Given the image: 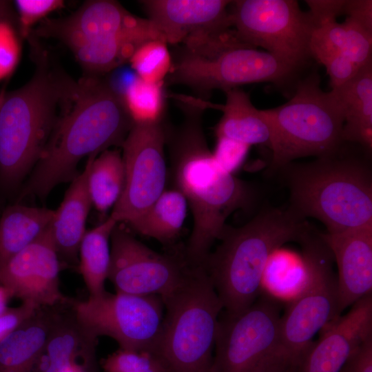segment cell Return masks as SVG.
Segmentation results:
<instances>
[{"label":"cell","instance_id":"obj_23","mask_svg":"<svg viewBox=\"0 0 372 372\" xmlns=\"http://www.w3.org/2000/svg\"><path fill=\"white\" fill-rule=\"evenodd\" d=\"M225 92L226 101L221 106L223 114L215 127L216 137L229 138L250 147H269L271 128L262 110L257 109L248 93L240 87Z\"/></svg>","mask_w":372,"mask_h":372},{"label":"cell","instance_id":"obj_40","mask_svg":"<svg viewBox=\"0 0 372 372\" xmlns=\"http://www.w3.org/2000/svg\"><path fill=\"white\" fill-rule=\"evenodd\" d=\"M344 367L349 372H372V335L355 349Z\"/></svg>","mask_w":372,"mask_h":372},{"label":"cell","instance_id":"obj_27","mask_svg":"<svg viewBox=\"0 0 372 372\" xmlns=\"http://www.w3.org/2000/svg\"><path fill=\"white\" fill-rule=\"evenodd\" d=\"M188 204L178 189H165L145 214L130 227L136 232L169 245L178 236Z\"/></svg>","mask_w":372,"mask_h":372},{"label":"cell","instance_id":"obj_9","mask_svg":"<svg viewBox=\"0 0 372 372\" xmlns=\"http://www.w3.org/2000/svg\"><path fill=\"white\" fill-rule=\"evenodd\" d=\"M300 244L307 256V279L280 317L275 351L276 358L296 368L312 344L314 335L340 316L334 259L321 232L313 229Z\"/></svg>","mask_w":372,"mask_h":372},{"label":"cell","instance_id":"obj_35","mask_svg":"<svg viewBox=\"0 0 372 372\" xmlns=\"http://www.w3.org/2000/svg\"><path fill=\"white\" fill-rule=\"evenodd\" d=\"M14 3L17 12L19 33L23 38H28L36 24L64 6L61 0H17Z\"/></svg>","mask_w":372,"mask_h":372},{"label":"cell","instance_id":"obj_26","mask_svg":"<svg viewBox=\"0 0 372 372\" xmlns=\"http://www.w3.org/2000/svg\"><path fill=\"white\" fill-rule=\"evenodd\" d=\"M311 48L337 50L361 68L372 61V30L348 17L343 23L324 22L313 30L310 50Z\"/></svg>","mask_w":372,"mask_h":372},{"label":"cell","instance_id":"obj_2","mask_svg":"<svg viewBox=\"0 0 372 372\" xmlns=\"http://www.w3.org/2000/svg\"><path fill=\"white\" fill-rule=\"evenodd\" d=\"M132 126L107 78L87 75L78 81L18 200L28 196L44 199L59 184L72 182L83 158L121 147Z\"/></svg>","mask_w":372,"mask_h":372},{"label":"cell","instance_id":"obj_30","mask_svg":"<svg viewBox=\"0 0 372 372\" xmlns=\"http://www.w3.org/2000/svg\"><path fill=\"white\" fill-rule=\"evenodd\" d=\"M166 98L165 82L148 83L137 76L121 96L133 124L139 125L164 122Z\"/></svg>","mask_w":372,"mask_h":372},{"label":"cell","instance_id":"obj_21","mask_svg":"<svg viewBox=\"0 0 372 372\" xmlns=\"http://www.w3.org/2000/svg\"><path fill=\"white\" fill-rule=\"evenodd\" d=\"M62 304L37 308L28 320L0 342V372L32 371Z\"/></svg>","mask_w":372,"mask_h":372},{"label":"cell","instance_id":"obj_38","mask_svg":"<svg viewBox=\"0 0 372 372\" xmlns=\"http://www.w3.org/2000/svg\"><path fill=\"white\" fill-rule=\"evenodd\" d=\"M37 308L28 302H21L15 307H8L0 316V342L28 320Z\"/></svg>","mask_w":372,"mask_h":372},{"label":"cell","instance_id":"obj_1","mask_svg":"<svg viewBox=\"0 0 372 372\" xmlns=\"http://www.w3.org/2000/svg\"><path fill=\"white\" fill-rule=\"evenodd\" d=\"M174 98L183 120L167 127L171 180L187 200L193 215V228L184 256L189 264L201 266L213 243L220 240L226 220L234 211L251 207L256 193L251 185L224 170L209 149L203 115L210 103L196 97Z\"/></svg>","mask_w":372,"mask_h":372},{"label":"cell","instance_id":"obj_44","mask_svg":"<svg viewBox=\"0 0 372 372\" xmlns=\"http://www.w3.org/2000/svg\"><path fill=\"white\" fill-rule=\"evenodd\" d=\"M12 298L13 296L11 291L0 284V316L8 308V304Z\"/></svg>","mask_w":372,"mask_h":372},{"label":"cell","instance_id":"obj_41","mask_svg":"<svg viewBox=\"0 0 372 372\" xmlns=\"http://www.w3.org/2000/svg\"><path fill=\"white\" fill-rule=\"evenodd\" d=\"M344 14L368 29L372 30V1L371 0H346Z\"/></svg>","mask_w":372,"mask_h":372},{"label":"cell","instance_id":"obj_19","mask_svg":"<svg viewBox=\"0 0 372 372\" xmlns=\"http://www.w3.org/2000/svg\"><path fill=\"white\" fill-rule=\"evenodd\" d=\"M321 235L338 267V310L341 316L345 309L372 294V223Z\"/></svg>","mask_w":372,"mask_h":372},{"label":"cell","instance_id":"obj_22","mask_svg":"<svg viewBox=\"0 0 372 372\" xmlns=\"http://www.w3.org/2000/svg\"><path fill=\"white\" fill-rule=\"evenodd\" d=\"M344 116L342 138L368 152L372 148V61L362 67L348 83L331 90Z\"/></svg>","mask_w":372,"mask_h":372},{"label":"cell","instance_id":"obj_11","mask_svg":"<svg viewBox=\"0 0 372 372\" xmlns=\"http://www.w3.org/2000/svg\"><path fill=\"white\" fill-rule=\"evenodd\" d=\"M76 316L89 335L114 339L120 349L152 353L165 313L161 296L107 291L85 300L72 299Z\"/></svg>","mask_w":372,"mask_h":372},{"label":"cell","instance_id":"obj_3","mask_svg":"<svg viewBox=\"0 0 372 372\" xmlns=\"http://www.w3.org/2000/svg\"><path fill=\"white\" fill-rule=\"evenodd\" d=\"M30 39L34 72L0 103V192L4 194L16 191L38 162L77 84Z\"/></svg>","mask_w":372,"mask_h":372},{"label":"cell","instance_id":"obj_34","mask_svg":"<svg viewBox=\"0 0 372 372\" xmlns=\"http://www.w3.org/2000/svg\"><path fill=\"white\" fill-rule=\"evenodd\" d=\"M311 54L312 58L325 67L331 90L340 87L350 81L362 68L342 53L331 48H312Z\"/></svg>","mask_w":372,"mask_h":372},{"label":"cell","instance_id":"obj_29","mask_svg":"<svg viewBox=\"0 0 372 372\" xmlns=\"http://www.w3.org/2000/svg\"><path fill=\"white\" fill-rule=\"evenodd\" d=\"M308 260L305 251L300 253L280 247L271 254L262 281L269 295L296 296L305 284L308 276Z\"/></svg>","mask_w":372,"mask_h":372},{"label":"cell","instance_id":"obj_32","mask_svg":"<svg viewBox=\"0 0 372 372\" xmlns=\"http://www.w3.org/2000/svg\"><path fill=\"white\" fill-rule=\"evenodd\" d=\"M78 357L77 348L72 341L62 337H51L31 372H74L80 366Z\"/></svg>","mask_w":372,"mask_h":372},{"label":"cell","instance_id":"obj_33","mask_svg":"<svg viewBox=\"0 0 372 372\" xmlns=\"http://www.w3.org/2000/svg\"><path fill=\"white\" fill-rule=\"evenodd\" d=\"M105 372H167L152 353L120 349L101 361Z\"/></svg>","mask_w":372,"mask_h":372},{"label":"cell","instance_id":"obj_8","mask_svg":"<svg viewBox=\"0 0 372 372\" xmlns=\"http://www.w3.org/2000/svg\"><path fill=\"white\" fill-rule=\"evenodd\" d=\"M262 111L271 132L269 175L297 158L329 155L342 147V110L331 90H322L317 72L299 79L287 102Z\"/></svg>","mask_w":372,"mask_h":372},{"label":"cell","instance_id":"obj_6","mask_svg":"<svg viewBox=\"0 0 372 372\" xmlns=\"http://www.w3.org/2000/svg\"><path fill=\"white\" fill-rule=\"evenodd\" d=\"M172 53V67L165 83L190 88L204 100L214 90L271 82L296 85L301 68L240 40L234 30L190 39Z\"/></svg>","mask_w":372,"mask_h":372},{"label":"cell","instance_id":"obj_28","mask_svg":"<svg viewBox=\"0 0 372 372\" xmlns=\"http://www.w3.org/2000/svg\"><path fill=\"white\" fill-rule=\"evenodd\" d=\"M125 171L122 154L108 149L92 161L87 175V189L92 204L101 213L115 205L125 186Z\"/></svg>","mask_w":372,"mask_h":372},{"label":"cell","instance_id":"obj_4","mask_svg":"<svg viewBox=\"0 0 372 372\" xmlns=\"http://www.w3.org/2000/svg\"><path fill=\"white\" fill-rule=\"evenodd\" d=\"M313 229L289 207H263L241 227L227 225L220 245L201 265L226 313H238L250 307L262 289L272 252L289 242H302Z\"/></svg>","mask_w":372,"mask_h":372},{"label":"cell","instance_id":"obj_37","mask_svg":"<svg viewBox=\"0 0 372 372\" xmlns=\"http://www.w3.org/2000/svg\"><path fill=\"white\" fill-rule=\"evenodd\" d=\"M250 146L224 137H217L212 152L218 164L226 172L234 174L244 163Z\"/></svg>","mask_w":372,"mask_h":372},{"label":"cell","instance_id":"obj_17","mask_svg":"<svg viewBox=\"0 0 372 372\" xmlns=\"http://www.w3.org/2000/svg\"><path fill=\"white\" fill-rule=\"evenodd\" d=\"M161 39L178 45L186 40L232 28L231 1L145 0L140 1Z\"/></svg>","mask_w":372,"mask_h":372},{"label":"cell","instance_id":"obj_15","mask_svg":"<svg viewBox=\"0 0 372 372\" xmlns=\"http://www.w3.org/2000/svg\"><path fill=\"white\" fill-rule=\"evenodd\" d=\"M147 23V19L133 15L116 1L92 0L68 17L45 19L30 36L55 39L71 49L87 42L114 43Z\"/></svg>","mask_w":372,"mask_h":372},{"label":"cell","instance_id":"obj_7","mask_svg":"<svg viewBox=\"0 0 372 372\" xmlns=\"http://www.w3.org/2000/svg\"><path fill=\"white\" fill-rule=\"evenodd\" d=\"M161 331L152 352L167 372H212L222 302L205 269L194 266L162 299Z\"/></svg>","mask_w":372,"mask_h":372},{"label":"cell","instance_id":"obj_13","mask_svg":"<svg viewBox=\"0 0 372 372\" xmlns=\"http://www.w3.org/2000/svg\"><path fill=\"white\" fill-rule=\"evenodd\" d=\"M167 127L133 124L121 147L125 171L123 192L110 216L131 227L165 191L167 176Z\"/></svg>","mask_w":372,"mask_h":372},{"label":"cell","instance_id":"obj_45","mask_svg":"<svg viewBox=\"0 0 372 372\" xmlns=\"http://www.w3.org/2000/svg\"><path fill=\"white\" fill-rule=\"evenodd\" d=\"M340 372H349L345 367H342Z\"/></svg>","mask_w":372,"mask_h":372},{"label":"cell","instance_id":"obj_16","mask_svg":"<svg viewBox=\"0 0 372 372\" xmlns=\"http://www.w3.org/2000/svg\"><path fill=\"white\" fill-rule=\"evenodd\" d=\"M62 263L49 227L34 242L0 267V284L13 298L36 307H52L69 298L61 291Z\"/></svg>","mask_w":372,"mask_h":372},{"label":"cell","instance_id":"obj_43","mask_svg":"<svg viewBox=\"0 0 372 372\" xmlns=\"http://www.w3.org/2000/svg\"><path fill=\"white\" fill-rule=\"evenodd\" d=\"M7 21L17 25V14L14 12L12 3L9 1L0 0V21Z\"/></svg>","mask_w":372,"mask_h":372},{"label":"cell","instance_id":"obj_5","mask_svg":"<svg viewBox=\"0 0 372 372\" xmlns=\"http://www.w3.org/2000/svg\"><path fill=\"white\" fill-rule=\"evenodd\" d=\"M296 214L338 234L372 223V172L364 159L335 152L280 169Z\"/></svg>","mask_w":372,"mask_h":372},{"label":"cell","instance_id":"obj_20","mask_svg":"<svg viewBox=\"0 0 372 372\" xmlns=\"http://www.w3.org/2000/svg\"><path fill=\"white\" fill-rule=\"evenodd\" d=\"M88 157L83 171L71 182L63 201L50 225V229L59 258L66 266L79 265V251L86 232L85 224L91 207L87 189V175L93 159Z\"/></svg>","mask_w":372,"mask_h":372},{"label":"cell","instance_id":"obj_25","mask_svg":"<svg viewBox=\"0 0 372 372\" xmlns=\"http://www.w3.org/2000/svg\"><path fill=\"white\" fill-rule=\"evenodd\" d=\"M118 223L110 216L101 224L86 231L79 251L78 269L89 292V297L106 291L110 263V237Z\"/></svg>","mask_w":372,"mask_h":372},{"label":"cell","instance_id":"obj_10","mask_svg":"<svg viewBox=\"0 0 372 372\" xmlns=\"http://www.w3.org/2000/svg\"><path fill=\"white\" fill-rule=\"evenodd\" d=\"M229 14L232 28L245 44L265 48L301 69L312 58L316 23L296 1H231Z\"/></svg>","mask_w":372,"mask_h":372},{"label":"cell","instance_id":"obj_18","mask_svg":"<svg viewBox=\"0 0 372 372\" xmlns=\"http://www.w3.org/2000/svg\"><path fill=\"white\" fill-rule=\"evenodd\" d=\"M322 330L312 343L296 372H340L355 349L372 335V294L355 302Z\"/></svg>","mask_w":372,"mask_h":372},{"label":"cell","instance_id":"obj_12","mask_svg":"<svg viewBox=\"0 0 372 372\" xmlns=\"http://www.w3.org/2000/svg\"><path fill=\"white\" fill-rule=\"evenodd\" d=\"M280 317V303L269 294L241 312L220 316L212 372H262L276 359Z\"/></svg>","mask_w":372,"mask_h":372},{"label":"cell","instance_id":"obj_42","mask_svg":"<svg viewBox=\"0 0 372 372\" xmlns=\"http://www.w3.org/2000/svg\"><path fill=\"white\" fill-rule=\"evenodd\" d=\"M297 368L290 362L276 359L265 368L262 372H296Z\"/></svg>","mask_w":372,"mask_h":372},{"label":"cell","instance_id":"obj_14","mask_svg":"<svg viewBox=\"0 0 372 372\" xmlns=\"http://www.w3.org/2000/svg\"><path fill=\"white\" fill-rule=\"evenodd\" d=\"M193 267L184 254L158 253L118 223L112 232L107 279L116 292L163 299L183 284Z\"/></svg>","mask_w":372,"mask_h":372},{"label":"cell","instance_id":"obj_24","mask_svg":"<svg viewBox=\"0 0 372 372\" xmlns=\"http://www.w3.org/2000/svg\"><path fill=\"white\" fill-rule=\"evenodd\" d=\"M54 210L17 203L0 217V267L37 240L50 226Z\"/></svg>","mask_w":372,"mask_h":372},{"label":"cell","instance_id":"obj_36","mask_svg":"<svg viewBox=\"0 0 372 372\" xmlns=\"http://www.w3.org/2000/svg\"><path fill=\"white\" fill-rule=\"evenodd\" d=\"M14 25L0 21V80L13 71L20 58L21 45Z\"/></svg>","mask_w":372,"mask_h":372},{"label":"cell","instance_id":"obj_31","mask_svg":"<svg viewBox=\"0 0 372 372\" xmlns=\"http://www.w3.org/2000/svg\"><path fill=\"white\" fill-rule=\"evenodd\" d=\"M132 70L141 79L152 83L165 82L172 67L168 44L153 39L142 44L131 56Z\"/></svg>","mask_w":372,"mask_h":372},{"label":"cell","instance_id":"obj_39","mask_svg":"<svg viewBox=\"0 0 372 372\" xmlns=\"http://www.w3.org/2000/svg\"><path fill=\"white\" fill-rule=\"evenodd\" d=\"M345 1L343 0H307V4L310 8L311 14L316 26L318 24L336 21L340 14H343Z\"/></svg>","mask_w":372,"mask_h":372}]
</instances>
